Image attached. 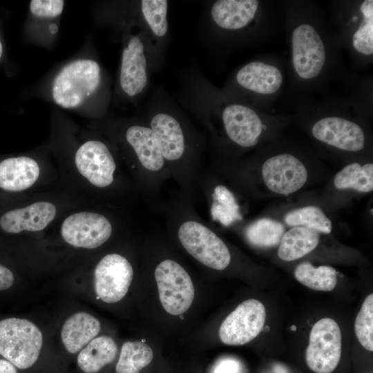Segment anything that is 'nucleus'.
Returning a JSON list of instances; mask_svg holds the SVG:
<instances>
[{
	"label": "nucleus",
	"instance_id": "nucleus-6",
	"mask_svg": "<svg viewBox=\"0 0 373 373\" xmlns=\"http://www.w3.org/2000/svg\"><path fill=\"white\" fill-rule=\"evenodd\" d=\"M154 277L160 303L172 315H180L191 307L195 290L192 280L184 267L171 258H164L156 265Z\"/></svg>",
	"mask_w": 373,
	"mask_h": 373
},
{
	"label": "nucleus",
	"instance_id": "nucleus-14",
	"mask_svg": "<svg viewBox=\"0 0 373 373\" xmlns=\"http://www.w3.org/2000/svg\"><path fill=\"white\" fill-rule=\"evenodd\" d=\"M262 177L272 192L288 195L306 183L308 172L305 164L290 153H281L268 158L262 164Z\"/></svg>",
	"mask_w": 373,
	"mask_h": 373
},
{
	"label": "nucleus",
	"instance_id": "nucleus-27",
	"mask_svg": "<svg viewBox=\"0 0 373 373\" xmlns=\"http://www.w3.org/2000/svg\"><path fill=\"white\" fill-rule=\"evenodd\" d=\"M153 358L151 347L142 341L125 342L115 367L116 373H140Z\"/></svg>",
	"mask_w": 373,
	"mask_h": 373
},
{
	"label": "nucleus",
	"instance_id": "nucleus-20",
	"mask_svg": "<svg viewBox=\"0 0 373 373\" xmlns=\"http://www.w3.org/2000/svg\"><path fill=\"white\" fill-rule=\"evenodd\" d=\"M236 81L246 90L260 95H270L280 88L283 75L272 64L254 61L239 69L236 75Z\"/></svg>",
	"mask_w": 373,
	"mask_h": 373
},
{
	"label": "nucleus",
	"instance_id": "nucleus-11",
	"mask_svg": "<svg viewBox=\"0 0 373 373\" xmlns=\"http://www.w3.org/2000/svg\"><path fill=\"white\" fill-rule=\"evenodd\" d=\"M113 224L104 215L93 212H79L66 218L61 233L68 244L77 248L97 249L111 237Z\"/></svg>",
	"mask_w": 373,
	"mask_h": 373
},
{
	"label": "nucleus",
	"instance_id": "nucleus-7",
	"mask_svg": "<svg viewBox=\"0 0 373 373\" xmlns=\"http://www.w3.org/2000/svg\"><path fill=\"white\" fill-rule=\"evenodd\" d=\"M133 276V267L127 258L118 253H109L95 267L93 293L105 303H117L128 291Z\"/></svg>",
	"mask_w": 373,
	"mask_h": 373
},
{
	"label": "nucleus",
	"instance_id": "nucleus-1",
	"mask_svg": "<svg viewBox=\"0 0 373 373\" xmlns=\"http://www.w3.org/2000/svg\"><path fill=\"white\" fill-rule=\"evenodd\" d=\"M144 119L155 137L171 178L180 193L194 204L200 195L204 137L166 97H153Z\"/></svg>",
	"mask_w": 373,
	"mask_h": 373
},
{
	"label": "nucleus",
	"instance_id": "nucleus-19",
	"mask_svg": "<svg viewBox=\"0 0 373 373\" xmlns=\"http://www.w3.org/2000/svg\"><path fill=\"white\" fill-rule=\"evenodd\" d=\"M259 5L256 0H218L212 4L210 15L214 23L223 30H241L253 21Z\"/></svg>",
	"mask_w": 373,
	"mask_h": 373
},
{
	"label": "nucleus",
	"instance_id": "nucleus-9",
	"mask_svg": "<svg viewBox=\"0 0 373 373\" xmlns=\"http://www.w3.org/2000/svg\"><path fill=\"white\" fill-rule=\"evenodd\" d=\"M291 60L296 75L302 79L316 77L326 59L325 47L321 35L309 23L296 26L291 36Z\"/></svg>",
	"mask_w": 373,
	"mask_h": 373
},
{
	"label": "nucleus",
	"instance_id": "nucleus-35",
	"mask_svg": "<svg viewBox=\"0 0 373 373\" xmlns=\"http://www.w3.org/2000/svg\"><path fill=\"white\" fill-rule=\"evenodd\" d=\"M0 373H18V369L6 359L0 357Z\"/></svg>",
	"mask_w": 373,
	"mask_h": 373
},
{
	"label": "nucleus",
	"instance_id": "nucleus-22",
	"mask_svg": "<svg viewBox=\"0 0 373 373\" xmlns=\"http://www.w3.org/2000/svg\"><path fill=\"white\" fill-rule=\"evenodd\" d=\"M198 189L200 193L207 198L210 216L213 221L224 227H229L242 220V215L237 200L227 186L216 184L212 189H209L199 184Z\"/></svg>",
	"mask_w": 373,
	"mask_h": 373
},
{
	"label": "nucleus",
	"instance_id": "nucleus-4",
	"mask_svg": "<svg viewBox=\"0 0 373 373\" xmlns=\"http://www.w3.org/2000/svg\"><path fill=\"white\" fill-rule=\"evenodd\" d=\"M45 343L41 328L20 316L0 318V357L18 370H26L38 361Z\"/></svg>",
	"mask_w": 373,
	"mask_h": 373
},
{
	"label": "nucleus",
	"instance_id": "nucleus-13",
	"mask_svg": "<svg viewBox=\"0 0 373 373\" xmlns=\"http://www.w3.org/2000/svg\"><path fill=\"white\" fill-rule=\"evenodd\" d=\"M75 162L79 172L94 186L106 188L113 184L117 164L104 142L93 140L82 144L76 151Z\"/></svg>",
	"mask_w": 373,
	"mask_h": 373
},
{
	"label": "nucleus",
	"instance_id": "nucleus-5",
	"mask_svg": "<svg viewBox=\"0 0 373 373\" xmlns=\"http://www.w3.org/2000/svg\"><path fill=\"white\" fill-rule=\"evenodd\" d=\"M124 29L118 86L126 98L135 99L146 89L151 62L147 41L138 21Z\"/></svg>",
	"mask_w": 373,
	"mask_h": 373
},
{
	"label": "nucleus",
	"instance_id": "nucleus-30",
	"mask_svg": "<svg viewBox=\"0 0 373 373\" xmlns=\"http://www.w3.org/2000/svg\"><path fill=\"white\" fill-rule=\"evenodd\" d=\"M361 20L352 37L354 50L365 55L373 54V1L365 0L360 6Z\"/></svg>",
	"mask_w": 373,
	"mask_h": 373
},
{
	"label": "nucleus",
	"instance_id": "nucleus-21",
	"mask_svg": "<svg viewBox=\"0 0 373 373\" xmlns=\"http://www.w3.org/2000/svg\"><path fill=\"white\" fill-rule=\"evenodd\" d=\"M39 166L32 158L11 157L0 161V189L18 192L30 187L38 179Z\"/></svg>",
	"mask_w": 373,
	"mask_h": 373
},
{
	"label": "nucleus",
	"instance_id": "nucleus-33",
	"mask_svg": "<svg viewBox=\"0 0 373 373\" xmlns=\"http://www.w3.org/2000/svg\"><path fill=\"white\" fill-rule=\"evenodd\" d=\"M16 276L11 268L0 262V294H7L16 286Z\"/></svg>",
	"mask_w": 373,
	"mask_h": 373
},
{
	"label": "nucleus",
	"instance_id": "nucleus-26",
	"mask_svg": "<svg viewBox=\"0 0 373 373\" xmlns=\"http://www.w3.org/2000/svg\"><path fill=\"white\" fill-rule=\"evenodd\" d=\"M294 274L300 283L313 290L329 291L337 284V271L328 265L316 267L309 262H303L296 266Z\"/></svg>",
	"mask_w": 373,
	"mask_h": 373
},
{
	"label": "nucleus",
	"instance_id": "nucleus-25",
	"mask_svg": "<svg viewBox=\"0 0 373 373\" xmlns=\"http://www.w3.org/2000/svg\"><path fill=\"white\" fill-rule=\"evenodd\" d=\"M334 186L340 190L354 189L369 193L373 189V164L353 162L340 170L334 179Z\"/></svg>",
	"mask_w": 373,
	"mask_h": 373
},
{
	"label": "nucleus",
	"instance_id": "nucleus-28",
	"mask_svg": "<svg viewBox=\"0 0 373 373\" xmlns=\"http://www.w3.org/2000/svg\"><path fill=\"white\" fill-rule=\"evenodd\" d=\"M285 233L282 223L269 218H261L248 225L245 231L247 240L259 247H272L279 245Z\"/></svg>",
	"mask_w": 373,
	"mask_h": 373
},
{
	"label": "nucleus",
	"instance_id": "nucleus-23",
	"mask_svg": "<svg viewBox=\"0 0 373 373\" xmlns=\"http://www.w3.org/2000/svg\"><path fill=\"white\" fill-rule=\"evenodd\" d=\"M117 352L112 337L99 335L77 353V366L84 373H97L115 360Z\"/></svg>",
	"mask_w": 373,
	"mask_h": 373
},
{
	"label": "nucleus",
	"instance_id": "nucleus-32",
	"mask_svg": "<svg viewBox=\"0 0 373 373\" xmlns=\"http://www.w3.org/2000/svg\"><path fill=\"white\" fill-rule=\"evenodd\" d=\"M64 4L61 0H32L29 3V10L35 18L55 19L61 15Z\"/></svg>",
	"mask_w": 373,
	"mask_h": 373
},
{
	"label": "nucleus",
	"instance_id": "nucleus-15",
	"mask_svg": "<svg viewBox=\"0 0 373 373\" xmlns=\"http://www.w3.org/2000/svg\"><path fill=\"white\" fill-rule=\"evenodd\" d=\"M312 133L316 140L340 150L356 152L365 147V137L362 128L343 117L321 118L314 124Z\"/></svg>",
	"mask_w": 373,
	"mask_h": 373
},
{
	"label": "nucleus",
	"instance_id": "nucleus-3",
	"mask_svg": "<svg viewBox=\"0 0 373 373\" xmlns=\"http://www.w3.org/2000/svg\"><path fill=\"white\" fill-rule=\"evenodd\" d=\"M102 82V69L96 60L75 59L65 64L55 76L51 97L63 108H79L98 93Z\"/></svg>",
	"mask_w": 373,
	"mask_h": 373
},
{
	"label": "nucleus",
	"instance_id": "nucleus-36",
	"mask_svg": "<svg viewBox=\"0 0 373 373\" xmlns=\"http://www.w3.org/2000/svg\"><path fill=\"white\" fill-rule=\"evenodd\" d=\"M3 45H2L1 41L0 39V59H1V57L3 55Z\"/></svg>",
	"mask_w": 373,
	"mask_h": 373
},
{
	"label": "nucleus",
	"instance_id": "nucleus-31",
	"mask_svg": "<svg viewBox=\"0 0 373 373\" xmlns=\"http://www.w3.org/2000/svg\"><path fill=\"white\" fill-rule=\"evenodd\" d=\"M354 331L360 344L373 351V294L364 300L354 323Z\"/></svg>",
	"mask_w": 373,
	"mask_h": 373
},
{
	"label": "nucleus",
	"instance_id": "nucleus-2",
	"mask_svg": "<svg viewBox=\"0 0 373 373\" xmlns=\"http://www.w3.org/2000/svg\"><path fill=\"white\" fill-rule=\"evenodd\" d=\"M124 142L131 156L138 187L146 202L161 211L163 184L171 179L155 137L145 119L129 124L124 132Z\"/></svg>",
	"mask_w": 373,
	"mask_h": 373
},
{
	"label": "nucleus",
	"instance_id": "nucleus-29",
	"mask_svg": "<svg viewBox=\"0 0 373 373\" xmlns=\"http://www.w3.org/2000/svg\"><path fill=\"white\" fill-rule=\"evenodd\" d=\"M285 222L289 226L303 227L324 233H329L332 229L329 218L316 206H307L288 212Z\"/></svg>",
	"mask_w": 373,
	"mask_h": 373
},
{
	"label": "nucleus",
	"instance_id": "nucleus-34",
	"mask_svg": "<svg viewBox=\"0 0 373 373\" xmlns=\"http://www.w3.org/2000/svg\"><path fill=\"white\" fill-rule=\"evenodd\" d=\"M238 364L233 360H224L218 365L214 373H238Z\"/></svg>",
	"mask_w": 373,
	"mask_h": 373
},
{
	"label": "nucleus",
	"instance_id": "nucleus-16",
	"mask_svg": "<svg viewBox=\"0 0 373 373\" xmlns=\"http://www.w3.org/2000/svg\"><path fill=\"white\" fill-rule=\"evenodd\" d=\"M55 206L38 202L23 208L9 209L0 216V230L8 234L43 230L56 215Z\"/></svg>",
	"mask_w": 373,
	"mask_h": 373
},
{
	"label": "nucleus",
	"instance_id": "nucleus-37",
	"mask_svg": "<svg viewBox=\"0 0 373 373\" xmlns=\"http://www.w3.org/2000/svg\"><path fill=\"white\" fill-rule=\"evenodd\" d=\"M291 329L293 330V331H295L296 329V325H291Z\"/></svg>",
	"mask_w": 373,
	"mask_h": 373
},
{
	"label": "nucleus",
	"instance_id": "nucleus-8",
	"mask_svg": "<svg viewBox=\"0 0 373 373\" xmlns=\"http://www.w3.org/2000/svg\"><path fill=\"white\" fill-rule=\"evenodd\" d=\"M341 351L342 336L338 323L329 318L316 322L309 333L305 351L308 367L316 373H331L339 363Z\"/></svg>",
	"mask_w": 373,
	"mask_h": 373
},
{
	"label": "nucleus",
	"instance_id": "nucleus-17",
	"mask_svg": "<svg viewBox=\"0 0 373 373\" xmlns=\"http://www.w3.org/2000/svg\"><path fill=\"white\" fill-rule=\"evenodd\" d=\"M101 328V323L95 316L86 311H76L68 315L62 323L59 341L68 353L76 354L99 336Z\"/></svg>",
	"mask_w": 373,
	"mask_h": 373
},
{
	"label": "nucleus",
	"instance_id": "nucleus-10",
	"mask_svg": "<svg viewBox=\"0 0 373 373\" xmlns=\"http://www.w3.org/2000/svg\"><path fill=\"white\" fill-rule=\"evenodd\" d=\"M265 319L264 305L258 300L247 299L223 321L219 329L220 339L228 345H245L260 333Z\"/></svg>",
	"mask_w": 373,
	"mask_h": 373
},
{
	"label": "nucleus",
	"instance_id": "nucleus-12",
	"mask_svg": "<svg viewBox=\"0 0 373 373\" xmlns=\"http://www.w3.org/2000/svg\"><path fill=\"white\" fill-rule=\"evenodd\" d=\"M219 118L228 140L244 149L255 146L264 130L258 113L240 103H227L220 108Z\"/></svg>",
	"mask_w": 373,
	"mask_h": 373
},
{
	"label": "nucleus",
	"instance_id": "nucleus-24",
	"mask_svg": "<svg viewBox=\"0 0 373 373\" xmlns=\"http://www.w3.org/2000/svg\"><path fill=\"white\" fill-rule=\"evenodd\" d=\"M318 232L303 227H294L285 232L279 243L278 256L289 262L303 257L318 245Z\"/></svg>",
	"mask_w": 373,
	"mask_h": 373
},
{
	"label": "nucleus",
	"instance_id": "nucleus-18",
	"mask_svg": "<svg viewBox=\"0 0 373 373\" xmlns=\"http://www.w3.org/2000/svg\"><path fill=\"white\" fill-rule=\"evenodd\" d=\"M168 8L166 0H142L139 3V21L145 33L151 63L168 35Z\"/></svg>",
	"mask_w": 373,
	"mask_h": 373
}]
</instances>
